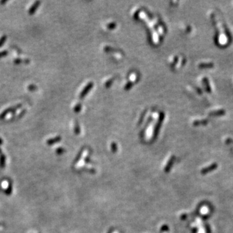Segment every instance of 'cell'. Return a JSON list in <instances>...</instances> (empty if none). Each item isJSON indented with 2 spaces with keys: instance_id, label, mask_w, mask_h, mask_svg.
<instances>
[{
  "instance_id": "cell-1",
  "label": "cell",
  "mask_w": 233,
  "mask_h": 233,
  "mask_svg": "<svg viewBox=\"0 0 233 233\" xmlns=\"http://www.w3.org/2000/svg\"><path fill=\"white\" fill-rule=\"evenodd\" d=\"M22 107V104H18L16 106H14L13 107H10L7 109L5 110L4 111L0 114V119H3L5 117L6 115L9 114V113H13L14 114L16 112V110L20 109V108Z\"/></svg>"
},
{
  "instance_id": "cell-2",
  "label": "cell",
  "mask_w": 233,
  "mask_h": 233,
  "mask_svg": "<svg viewBox=\"0 0 233 233\" xmlns=\"http://www.w3.org/2000/svg\"><path fill=\"white\" fill-rule=\"evenodd\" d=\"M41 3V2L40 1H35L32 6L30 7V9H29V14L30 15H33L35 13V12L37 11L38 7H39Z\"/></svg>"
},
{
  "instance_id": "cell-3",
  "label": "cell",
  "mask_w": 233,
  "mask_h": 233,
  "mask_svg": "<svg viewBox=\"0 0 233 233\" xmlns=\"http://www.w3.org/2000/svg\"><path fill=\"white\" fill-rule=\"evenodd\" d=\"M61 141V137L60 136H56L54 138L49 139V140L47 141V144L48 145H52L55 143H57Z\"/></svg>"
},
{
  "instance_id": "cell-4",
  "label": "cell",
  "mask_w": 233,
  "mask_h": 233,
  "mask_svg": "<svg viewBox=\"0 0 233 233\" xmlns=\"http://www.w3.org/2000/svg\"><path fill=\"white\" fill-rule=\"evenodd\" d=\"M6 162V156L3 153L0 155V168H4L5 166Z\"/></svg>"
},
{
  "instance_id": "cell-5",
  "label": "cell",
  "mask_w": 233,
  "mask_h": 233,
  "mask_svg": "<svg viewBox=\"0 0 233 233\" xmlns=\"http://www.w3.org/2000/svg\"><path fill=\"white\" fill-rule=\"evenodd\" d=\"M14 64H20L21 63H25V64H29L30 62V60L29 59H26V60H22L21 58H16L14 59Z\"/></svg>"
},
{
  "instance_id": "cell-6",
  "label": "cell",
  "mask_w": 233,
  "mask_h": 233,
  "mask_svg": "<svg viewBox=\"0 0 233 233\" xmlns=\"http://www.w3.org/2000/svg\"><path fill=\"white\" fill-rule=\"evenodd\" d=\"M7 39V37L6 35H3L0 38V47H1L2 45H3L5 43L6 40Z\"/></svg>"
},
{
  "instance_id": "cell-7",
  "label": "cell",
  "mask_w": 233,
  "mask_h": 233,
  "mask_svg": "<svg viewBox=\"0 0 233 233\" xmlns=\"http://www.w3.org/2000/svg\"><path fill=\"white\" fill-rule=\"evenodd\" d=\"M28 90L30 91H35L37 90V86L35 84H31L28 86Z\"/></svg>"
},
{
  "instance_id": "cell-8",
  "label": "cell",
  "mask_w": 233,
  "mask_h": 233,
  "mask_svg": "<svg viewBox=\"0 0 233 233\" xmlns=\"http://www.w3.org/2000/svg\"><path fill=\"white\" fill-rule=\"evenodd\" d=\"M64 152H65V149L63 148H57L56 150V153L58 155L62 154V153H63Z\"/></svg>"
},
{
  "instance_id": "cell-9",
  "label": "cell",
  "mask_w": 233,
  "mask_h": 233,
  "mask_svg": "<svg viewBox=\"0 0 233 233\" xmlns=\"http://www.w3.org/2000/svg\"><path fill=\"white\" fill-rule=\"evenodd\" d=\"M9 54V51H7V50H5V51H1L0 52V58H2V57H4L7 56V54Z\"/></svg>"
},
{
  "instance_id": "cell-10",
  "label": "cell",
  "mask_w": 233,
  "mask_h": 233,
  "mask_svg": "<svg viewBox=\"0 0 233 233\" xmlns=\"http://www.w3.org/2000/svg\"><path fill=\"white\" fill-rule=\"evenodd\" d=\"M5 193V194H7V195H10V194L12 193V186H11V185L9 186L8 189L6 190Z\"/></svg>"
},
{
  "instance_id": "cell-11",
  "label": "cell",
  "mask_w": 233,
  "mask_h": 233,
  "mask_svg": "<svg viewBox=\"0 0 233 233\" xmlns=\"http://www.w3.org/2000/svg\"><path fill=\"white\" fill-rule=\"evenodd\" d=\"M27 112V111H26L25 110H22V111H21L20 113V114L18 115V118H20V117H22L25 114V113Z\"/></svg>"
},
{
  "instance_id": "cell-12",
  "label": "cell",
  "mask_w": 233,
  "mask_h": 233,
  "mask_svg": "<svg viewBox=\"0 0 233 233\" xmlns=\"http://www.w3.org/2000/svg\"><path fill=\"white\" fill-rule=\"evenodd\" d=\"M80 108H81V106L80 104L76 105L75 106V108H74V112H78L80 110Z\"/></svg>"
},
{
  "instance_id": "cell-13",
  "label": "cell",
  "mask_w": 233,
  "mask_h": 233,
  "mask_svg": "<svg viewBox=\"0 0 233 233\" xmlns=\"http://www.w3.org/2000/svg\"><path fill=\"white\" fill-rule=\"evenodd\" d=\"M7 2V1H5V0H3V1H0V3H1V5H3V4L6 3Z\"/></svg>"
},
{
  "instance_id": "cell-14",
  "label": "cell",
  "mask_w": 233,
  "mask_h": 233,
  "mask_svg": "<svg viewBox=\"0 0 233 233\" xmlns=\"http://www.w3.org/2000/svg\"><path fill=\"white\" fill-rule=\"evenodd\" d=\"M2 143H3V140H2V139L0 138V145H1Z\"/></svg>"
},
{
  "instance_id": "cell-15",
  "label": "cell",
  "mask_w": 233,
  "mask_h": 233,
  "mask_svg": "<svg viewBox=\"0 0 233 233\" xmlns=\"http://www.w3.org/2000/svg\"><path fill=\"white\" fill-rule=\"evenodd\" d=\"M1 148H0V154H1Z\"/></svg>"
}]
</instances>
